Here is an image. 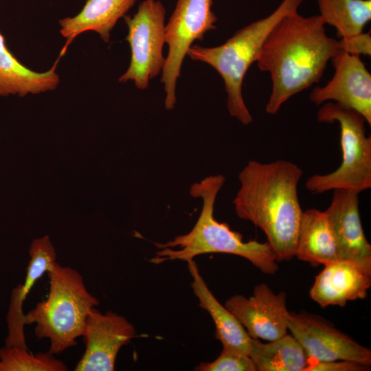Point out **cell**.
Wrapping results in <instances>:
<instances>
[{"mask_svg": "<svg viewBox=\"0 0 371 371\" xmlns=\"http://www.w3.org/2000/svg\"><path fill=\"white\" fill-rule=\"evenodd\" d=\"M47 298L25 315L24 324H35L38 339H49V352L59 354L77 345L87 318L99 300L87 290L82 275L74 268L56 262L48 271Z\"/></svg>", "mask_w": 371, "mask_h": 371, "instance_id": "obj_4", "label": "cell"}, {"mask_svg": "<svg viewBox=\"0 0 371 371\" xmlns=\"http://www.w3.org/2000/svg\"><path fill=\"white\" fill-rule=\"evenodd\" d=\"M370 366L346 360L311 361L305 371H368Z\"/></svg>", "mask_w": 371, "mask_h": 371, "instance_id": "obj_25", "label": "cell"}, {"mask_svg": "<svg viewBox=\"0 0 371 371\" xmlns=\"http://www.w3.org/2000/svg\"><path fill=\"white\" fill-rule=\"evenodd\" d=\"M302 175L297 164L282 159L251 160L238 174L235 212L262 231L278 262L295 257L303 212L297 194Z\"/></svg>", "mask_w": 371, "mask_h": 371, "instance_id": "obj_2", "label": "cell"}, {"mask_svg": "<svg viewBox=\"0 0 371 371\" xmlns=\"http://www.w3.org/2000/svg\"><path fill=\"white\" fill-rule=\"evenodd\" d=\"M295 256L313 267L325 266L339 260L324 212L315 208L302 212Z\"/></svg>", "mask_w": 371, "mask_h": 371, "instance_id": "obj_18", "label": "cell"}, {"mask_svg": "<svg viewBox=\"0 0 371 371\" xmlns=\"http://www.w3.org/2000/svg\"><path fill=\"white\" fill-rule=\"evenodd\" d=\"M225 306L251 338L272 341L287 334L289 311L284 291L275 293L267 284L262 283L254 287L249 298L235 295Z\"/></svg>", "mask_w": 371, "mask_h": 371, "instance_id": "obj_10", "label": "cell"}, {"mask_svg": "<svg viewBox=\"0 0 371 371\" xmlns=\"http://www.w3.org/2000/svg\"><path fill=\"white\" fill-rule=\"evenodd\" d=\"M249 356L257 371H305L310 363L302 346L288 334L269 343L252 338Z\"/></svg>", "mask_w": 371, "mask_h": 371, "instance_id": "obj_20", "label": "cell"}, {"mask_svg": "<svg viewBox=\"0 0 371 371\" xmlns=\"http://www.w3.org/2000/svg\"><path fill=\"white\" fill-rule=\"evenodd\" d=\"M212 0H177L165 25V43L168 52L162 69L161 82L166 95L165 108L171 110L176 103V85L185 56L192 43L203 41L204 34L215 30L217 17L212 10Z\"/></svg>", "mask_w": 371, "mask_h": 371, "instance_id": "obj_8", "label": "cell"}, {"mask_svg": "<svg viewBox=\"0 0 371 371\" xmlns=\"http://www.w3.org/2000/svg\"><path fill=\"white\" fill-rule=\"evenodd\" d=\"M359 194L352 190H334L331 203L324 211L339 260L371 256V245L366 238L360 218Z\"/></svg>", "mask_w": 371, "mask_h": 371, "instance_id": "obj_14", "label": "cell"}, {"mask_svg": "<svg viewBox=\"0 0 371 371\" xmlns=\"http://www.w3.org/2000/svg\"><path fill=\"white\" fill-rule=\"evenodd\" d=\"M30 261L25 282L16 286L11 295L7 315L8 335L7 346H16L27 348L24 334L23 304L32 286L43 274L51 270L56 262V249L48 236L34 239L29 249Z\"/></svg>", "mask_w": 371, "mask_h": 371, "instance_id": "obj_15", "label": "cell"}, {"mask_svg": "<svg viewBox=\"0 0 371 371\" xmlns=\"http://www.w3.org/2000/svg\"><path fill=\"white\" fill-rule=\"evenodd\" d=\"M303 1L283 0L270 15L238 30L223 45L213 47L194 45L188 52L191 59L211 65L221 75L227 94L229 113L243 125L253 121L243 97L244 77L271 30L284 16L297 12Z\"/></svg>", "mask_w": 371, "mask_h": 371, "instance_id": "obj_5", "label": "cell"}, {"mask_svg": "<svg viewBox=\"0 0 371 371\" xmlns=\"http://www.w3.org/2000/svg\"><path fill=\"white\" fill-rule=\"evenodd\" d=\"M335 69L332 79L324 87H315L310 100L320 105L333 101L354 110L371 124V75L359 56L339 50L331 58Z\"/></svg>", "mask_w": 371, "mask_h": 371, "instance_id": "obj_12", "label": "cell"}, {"mask_svg": "<svg viewBox=\"0 0 371 371\" xmlns=\"http://www.w3.org/2000/svg\"><path fill=\"white\" fill-rule=\"evenodd\" d=\"M339 41L340 50L352 55L361 54L370 56L371 36L370 33H363L340 38Z\"/></svg>", "mask_w": 371, "mask_h": 371, "instance_id": "obj_24", "label": "cell"}, {"mask_svg": "<svg viewBox=\"0 0 371 371\" xmlns=\"http://www.w3.org/2000/svg\"><path fill=\"white\" fill-rule=\"evenodd\" d=\"M222 175L208 176L193 183L190 194L202 200L200 215L187 234L175 237L166 243H156L159 249L150 259L154 264L166 261L189 262L197 256L211 253L233 254L243 257L267 275H273L279 269L278 258L267 242L253 240L245 242L240 233L214 216L216 196L224 185Z\"/></svg>", "mask_w": 371, "mask_h": 371, "instance_id": "obj_3", "label": "cell"}, {"mask_svg": "<svg viewBox=\"0 0 371 371\" xmlns=\"http://www.w3.org/2000/svg\"><path fill=\"white\" fill-rule=\"evenodd\" d=\"M197 371H257L251 359L246 354L223 348L220 355L214 361L203 362L196 367Z\"/></svg>", "mask_w": 371, "mask_h": 371, "instance_id": "obj_23", "label": "cell"}, {"mask_svg": "<svg viewBox=\"0 0 371 371\" xmlns=\"http://www.w3.org/2000/svg\"><path fill=\"white\" fill-rule=\"evenodd\" d=\"M319 15L291 12L271 30L256 60L269 72L272 89L265 111L276 114L291 97L319 82L328 62L340 50Z\"/></svg>", "mask_w": 371, "mask_h": 371, "instance_id": "obj_1", "label": "cell"}, {"mask_svg": "<svg viewBox=\"0 0 371 371\" xmlns=\"http://www.w3.org/2000/svg\"><path fill=\"white\" fill-rule=\"evenodd\" d=\"M289 330L310 362L346 360L371 366V350L319 315L289 313Z\"/></svg>", "mask_w": 371, "mask_h": 371, "instance_id": "obj_9", "label": "cell"}, {"mask_svg": "<svg viewBox=\"0 0 371 371\" xmlns=\"http://www.w3.org/2000/svg\"><path fill=\"white\" fill-rule=\"evenodd\" d=\"M324 24L333 26L342 38L363 32L371 19V0H317Z\"/></svg>", "mask_w": 371, "mask_h": 371, "instance_id": "obj_21", "label": "cell"}, {"mask_svg": "<svg viewBox=\"0 0 371 371\" xmlns=\"http://www.w3.org/2000/svg\"><path fill=\"white\" fill-rule=\"evenodd\" d=\"M320 122H337L340 127L342 161L332 172L313 175L305 187L315 194L338 189L359 193L371 188V137L366 133L365 118L357 111L326 102L317 112Z\"/></svg>", "mask_w": 371, "mask_h": 371, "instance_id": "obj_6", "label": "cell"}, {"mask_svg": "<svg viewBox=\"0 0 371 371\" xmlns=\"http://www.w3.org/2000/svg\"><path fill=\"white\" fill-rule=\"evenodd\" d=\"M56 65L44 72L34 71L22 65L8 49L0 33V96L37 94L55 89L60 78Z\"/></svg>", "mask_w": 371, "mask_h": 371, "instance_id": "obj_19", "label": "cell"}, {"mask_svg": "<svg viewBox=\"0 0 371 371\" xmlns=\"http://www.w3.org/2000/svg\"><path fill=\"white\" fill-rule=\"evenodd\" d=\"M192 277L191 286L199 306L208 312L216 327L215 336L223 347L249 355L251 337L237 318L214 297L194 260L188 262Z\"/></svg>", "mask_w": 371, "mask_h": 371, "instance_id": "obj_17", "label": "cell"}, {"mask_svg": "<svg viewBox=\"0 0 371 371\" xmlns=\"http://www.w3.org/2000/svg\"><path fill=\"white\" fill-rule=\"evenodd\" d=\"M370 286L371 256L338 260L324 266L309 295L322 308L344 306L349 301L366 298Z\"/></svg>", "mask_w": 371, "mask_h": 371, "instance_id": "obj_13", "label": "cell"}, {"mask_svg": "<svg viewBox=\"0 0 371 371\" xmlns=\"http://www.w3.org/2000/svg\"><path fill=\"white\" fill-rule=\"evenodd\" d=\"M136 330L124 316L95 307L89 314L82 337L85 352L75 371H113L121 348L135 337Z\"/></svg>", "mask_w": 371, "mask_h": 371, "instance_id": "obj_11", "label": "cell"}, {"mask_svg": "<svg viewBox=\"0 0 371 371\" xmlns=\"http://www.w3.org/2000/svg\"><path fill=\"white\" fill-rule=\"evenodd\" d=\"M166 9L159 1L144 0L133 17L124 16L128 33L126 40L130 45L129 67L119 82H134L135 87L145 89L149 81L159 75L164 67Z\"/></svg>", "mask_w": 371, "mask_h": 371, "instance_id": "obj_7", "label": "cell"}, {"mask_svg": "<svg viewBox=\"0 0 371 371\" xmlns=\"http://www.w3.org/2000/svg\"><path fill=\"white\" fill-rule=\"evenodd\" d=\"M137 0H87L82 10L74 17L59 20L60 32L66 38L60 56L80 34L93 31L105 43L110 41V32L117 21L124 17Z\"/></svg>", "mask_w": 371, "mask_h": 371, "instance_id": "obj_16", "label": "cell"}, {"mask_svg": "<svg viewBox=\"0 0 371 371\" xmlns=\"http://www.w3.org/2000/svg\"><path fill=\"white\" fill-rule=\"evenodd\" d=\"M66 364L49 351L32 355L27 348L12 346L0 348V371H67Z\"/></svg>", "mask_w": 371, "mask_h": 371, "instance_id": "obj_22", "label": "cell"}]
</instances>
